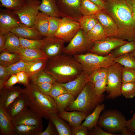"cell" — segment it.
<instances>
[{
	"mask_svg": "<svg viewBox=\"0 0 135 135\" xmlns=\"http://www.w3.org/2000/svg\"><path fill=\"white\" fill-rule=\"evenodd\" d=\"M106 10L116 23L118 30L116 38L135 41V21L126 0H108Z\"/></svg>",
	"mask_w": 135,
	"mask_h": 135,
	"instance_id": "6da1fadb",
	"label": "cell"
},
{
	"mask_svg": "<svg viewBox=\"0 0 135 135\" xmlns=\"http://www.w3.org/2000/svg\"><path fill=\"white\" fill-rule=\"evenodd\" d=\"M44 70L60 83L74 80L83 71L80 64L73 56L64 54L48 58Z\"/></svg>",
	"mask_w": 135,
	"mask_h": 135,
	"instance_id": "7a4b0ae2",
	"label": "cell"
},
{
	"mask_svg": "<svg viewBox=\"0 0 135 135\" xmlns=\"http://www.w3.org/2000/svg\"><path fill=\"white\" fill-rule=\"evenodd\" d=\"M22 93L28 99V107L41 118L49 120L52 114L59 112L54 99L50 96L45 94L38 90L32 83L24 86Z\"/></svg>",
	"mask_w": 135,
	"mask_h": 135,
	"instance_id": "3957f363",
	"label": "cell"
},
{
	"mask_svg": "<svg viewBox=\"0 0 135 135\" xmlns=\"http://www.w3.org/2000/svg\"><path fill=\"white\" fill-rule=\"evenodd\" d=\"M104 95L100 96L96 93L94 84L88 82L74 101L65 109L66 111L77 110L90 114L96 107L103 102Z\"/></svg>",
	"mask_w": 135,
	"mask_h": 135,
	"instance_id": "277c9868",
	"label": "cell"
},
{
	"mask_svg": "<svg viewBox=\"0 0 135 135\" xmlns=\"http://www.w3.org/2000/svg\"><path fill=\"white\" fill-rule=\"evenodd\" d=\"M73 56L80 64L83 70L90 74L98 69L108 68L115 63V57L112 52L106 56L88 52Z\"/></svg>",
	"mask_w": 135,
	"mask_h": 135,
	"instance_id": "5b68a950",
	"label": "cell"
},
{
	"mask_svg": "<svg viewBox=\"0 0 135 135\" xmlns=\"http://www.w3.org/2000/svg\"><path fill=\"white\" fill-rule=\"evenodd\" d=\"M125 117L116 110H106L100 116L97 125L100 126L104 130L114 133L120 132L126 127Z\"/></svg>",
	"mask_w": 135,
	"mask_h": 135,
	"instance_id": "8992f818",
	"label": "cell"
},
{
	"mask_svg": "<svg viewBox=\"0 0 135 135\" xmlns=\"http://www.w3.org/2000/svg\"><path fill=\"white\" fill-rule=\"evenodd\" d=\"M123 66L115 63L108 68L107 84L106 91L107 99H114L121 96L122 84V74Z\"/></svg>",
	"mask_w": 135,
	"mask_h": 135,
	"instance_id": "52a82bcc",
	"label": "cell"
},
{
	"mask_svg": "<svg viewBox=\"0 0 135 135\" xmlns=\"http://www.w3.org/2000/svg\"><path fill=\"white\" fill-rule=\"evenodd\" d=\"M94 42L89 39L83 30L80 29L65 47L63 54L72 56L89 52Z\"/></svg>",
	"mask_w": 135,
	"mask_h": 135,
	"instance_id": "ba28073f",
	"label": "cell"
},
{
	"mask_svg": "<svg viewBox=\"0 0 135 135\" xmlns=\"http://www.w3.org/2000/svg\"><path fill=\"white\" fill-rule=\"evenodd\" d=\"M40 0H27L21 7L14 12L19 17L21 22L28 26H33L35 18L39 12Z\"/></svg>",
	"mask_w": 135,
	"mask_h": 135,
	"instance_id": "9c48e42d",
	"label": "cell"
},
{
	"mask_svg": "<svg viewBox=\"0 0 135 135\" xmlns=\"http://www.w3.org/2000/svg\"><path fill=\"white\" fill-rule=\"evenodd\" d=\"M61 17L78 22L83 16L80 10L81 0H56Z\"/></svg>",
	"mask_w": 135,
	"mask_h": 135,
	"instance_id": "30bf717a",
	"label": "cell"
},
{
	"mask_svg": "<svg viewBox=\"0 0 135 135\" xmlns=\"http://www.w3.org/2000/svg\"><path fill=\"white\" fill-rule=\"evenodd\" d=\"M80 29L78 22L67 18H62L54 36L68 42L71 41Z\"/></svg>",
	"mask_w": 135,
	"mask_h": 135,
	"instance_id": "8fae6325",
	"label": "cell"
},
{
	"mask_svg": "<svg viewBox=\"0 0 135 135\" xmlns=\"http://www.w3.org/2000/svg\"><path fill=\"white\" fill-rule=\"evenodd\" d=\"M128 42L116 38L107 37L104 40L94 42L89 52L99 55H107L113 50Z\"/></svg>",
	"mask_w": 135,
	"mask_h": 135,
	"instance_id": "7c38bea8",
	"label": "cell"
},
{
	"mask_svg": "<svg viewBox=\"0 0 135 135\" xmlns=\"http://www.w3.org/2000/svg\"><path fill=\"white\" fill-rule=\"evenodd\" d=\"M24 24L13 10L8 9H0V33L5 35L14 28Z\"/></svg>",
	"mask_w": 135,
	"mask_h": 135,
	"instance_id": "4fadbf2b",
	"label": "cell"
},
{
	"mask_svg": "<svg viewBox=\"0 0 135 135\" xmlns=\"http://www.w3.org/2000/svg\"><path fill=\"white\" fill-rule=\"evenodd\" d=\"M44 44L40 50L44 52L50 58L63 53L65 42L54 36L45 37Z\"/></svg>",
	"mask_w": 135,
	"mask_h": 135,
	"instance_id": "5bb4252c",
	"label": "cell"
},
{
	"mask_svg": "<svg viewBox=\"0 0 135 135\" xmlns=\"http://www.w3.org/2000/svg\"><path fill=\"white\" fill-rule=\"evenodd\" d=\"M42 118L30 108H27L12 120L13 126L23 124L43 126Z\"/></svg>",
	"mask_w": 135,
	"mask_h": 135,
	"instance_id": "9a60e30c",
	"label": "cell"
},
{
	"mask_svg": "<svg viewBox=\"0 0 135 135\" xmlns=\"http://www.w3.org/2000/svg\"><path fill=\"white\" fill-rule=\"evenodd\" d=\"M104 30L107 37L116 38L118 34L116 24L106 10H103L95 14Z\"/></svg>",
	"mask_w": 135,
	"mask_h": 135,
	"instance_id": "2e32d148",
	"label": "cell"
},
{
	"mask_svg": "<svg viewBox=\"0 0 135 135\" xmlns=\"http://www.w3.org/2000/svg\"><path fill=\"white\" fill-rule=\"evenodd\" d=\"M89 74V73L83 71L74 80L67 82L61 84L68 92L73 95L76 98L88 82Z\"/></svg>",
	"mask_w": 135,
	"mask_h": 135,
	"instance_id": "e0dca14e",
	"label": "cell"
},
{
	"mask_svg": "<svg viewBox=\"0 0 135 135\" xmlns=\"http://www.w3.org/2000/svg\"><path fill=\"white\" fill-rule=\"evenodd\" d=\"M19 86L8 88L4 86L0 90V106L7 110L10 105L22 93Z\"/></svg>",
	"mask_w": 135,
	"mask_h": 135,
	"instance_id": "ac0fdd59",
	"label": "cell"
},
{
	"mask_svg": "<svg viewBox=\"0 0 135 135\" xmlns=\"http://www.w3.org/2000/svg\"><path fill=\"white\" fill-rule=\"evenodd\" d=\"M16 53L21 60L26 62H30L38 60L48 59L44 53L40 50L26 48L21 46Z\"/></svg>",
	"mask_w": 135,
	"mask_h": 135,
	"instance_id": "d6986e66",
	"label": "cell"
},
{
	"mask_svg": "<svg viewBox=\"0 0 135 135\" xmlns=\"http://www.w3.org/2000/svg\"><path fill=\"white\" fill-rule=\"evenodd\" d=\"M28 99L25 94H21L6 110L12 120L28 107Z\"/></svg>",
	"mask_w": 135,
	"mask_h": 135,
	"instance_id": "ffe728a7",
	"label": "cell"
},
{
	"mask_svg": "<svg viewBox=\"0 0 135 135\" xmlns=\"http://www.w3.org/2000/svg\"><path fill=\"white\" fill-rule=\"evenodd\" d=\"M10 32L19 38L30 40H39L43 38L42 36L34 26H28L24 24L14 28Z\"/></svg>",
	"mask_w": 135,
	"mask_h": 135,
	"instance_id": "44dd1931",
	"label": "cell"
},
{
	"mask_svg": "<svg viewBox=\"0 0 135 135\" xmlns=\"http://www.w3.org/2000/svg\"><path fill=\"white\" fill-rule=\"evenodd\" d=\"M58 116L67 122L71 126H76L81 125L82 121L88 115L84 112L74 110L68 112L65 110L59 113Z\"/></svg>",
	"mask_w": 135,
	"mask_h": 135,
	"instance_id": "7402d4cb",
	"label": "cell"
},
{
	"mask_svg": "<svg viewBox=\"0 0 135 135\" xmlns=\"http://www.w3.org/2000/svg\"><path fill=\"white\" fill-rule=\"evenodd\" d=\"M0 134L12 135L13 126L12 119L6 110L0 106Z\"/></svg>",
	"mask_w": 135,
	"mask_h": 135,
	"instance_id": "603a6c76",
	"label": "cell"
},
{
	"mask_svg": "<svg viewBox=\"0 0 135 135\" xmlns=\"http://www.w3.org/2000/svg\"><path fill=\"white\" fill-rule=\"evenodd\" d=\"M43 126L20 124L13 126L12 135H40Z\"/></svg>",
	"mask_w": 135,
	"mask_h": 135,
	"instance_id": "cb8c5ba5",
	"label": "cell"
},
{
	"mask_svg": "<svg viewBox=\"0 0 135 135\" xmlns=\"http://www.w3.org/2000/svg\"><path fill=\"white\" fill-rule=\"evenodd\" d=\"M39 8L48 16L61 17L56 0H41Z\"/></svg>",
	"mask_w": 135,
	"mask_h": 135,
	"instance_id": "d4e9b609",
	"label": "cell"
},
{
	"mask_svg": "<svg viewBox=\"0 0 135 135\" xmlns=\"http://www.w3.org/2000/svg\"><path fill=\"white\" fill-rule=\"evenodd\" d=\"M49 16L39 12L35 19L34 26L43 36H46L49 26Z\"/></svg>",
	"mask_w": 135,
	"mask_h": 135,
	"instance_id": "484cf974",
	"label": "cell"
},
{
	"mask_svg": "<svg viewBox=\"0 0 135 135\" xmlns=\"http://www.w3.org/2000/svg\"><path fill=\"white\" fill-rule=\"evenodd\" d=\"M49 119L55 126L59 135H72V128L70 124H66L58 114H52Z\"/></svg>",
	"mask_w": 135,
	"mask_h": 135,
	"instance_id": "4316f807",
	"label": "cell"
},
{
	"mask_svg": "<svg viewBox=\"0 0 135 135\" xmlns=\"http://www.w3.org/2000/svg\"><path fill=\"white\" fill-rule=\"evenodd\" d=\"M5 35L6 41L3 51L16 53L22 46L19 38L11 32Z\"/></svg>",
	"mask_w": 135,
	"mask_h": 135,
	"instance_id": "83f0119b",
	"label": "cell"
},
{
	"mask_svg": "<svg viewBox=\"0 0 135 135\" xmlns=\"http://www.w3.org/2000/svg\"><path fill=\"white\" fill-rule=\"evenodd\" d=\"M104 108V104L98 105L93 111L87 116L82 125L86 127L88 131L92 129L97 124L100 114Z\"/></svg>",
	"mask_w": 135,
	"mask_h": 135,
	"instance_id": "f1b7e54d",
	"label": "cell"
},
{
	"mask_svg": "<svg viewBox=\"0 0 135 135\" xmlns=\"http://www.w3.org/2000/svg\"><path fill=\"white\" fill-rule=\"evenodd\" d=\"M75 99L74 95L69 93L62 94L54 99L59 112L65 110Z\"/></svg>",
	"mask_w": 135,
	"mask_h": 135,
	"instance_id": "f546056e",
	"label": "cell"
},
{
	"mask_svg": "<svg viewBox=\"0 0 135 135\" xmlns=\"http://www.w3.org/2000/svg\"><path fill=\"white\" fill-rule=\"evenodd\" d=\"M103 10L104 9L89 0H81L80 10L82 16L95 14Z\"/></svg>",
	"mask_w": 135,
	"mask_h": 135,
	"instance_id": "4dcf8cb0",
	"label": "cell"
},
{
	"mask_svg": "<svg viewBox=\"0 0 135 135\" xmlns=\"http://www.w3.org/2000/svg\"><path fill=\"white\" fill-rule=\"evenodd\" d=\"M80 27L86 34L91 30L98 22L95 14L83 16L78 21Z\"/></svg>",
	"mask_w": 135,
	"mask_h": 135,
	"instance_id": "1f68e13d",
	"label": "cell"
},
{
	"mask_svg": "<svg viewBox=\"0 0 135 135\" xmlns=\"http://www.w3.org/2000/svg\"><path fill=\"white\" fill-rule=\"evenodd\" d=\"M86 35L89 39L94 42L104 40L107 37L102 26L99 22Z\"/></svg>",
	"mask_w": 135,
	"mask_h": 135,
	"instance_id": "d6a6232c",
	"label": "cell"
},
{
	"mask_svg": "<svg viewBox=\"0 0 135 135\" xmlns=\"http://www.w3.org/2000/svg\"><path fill=\"white\" fill-rule=\"evenodd\" d=\"M20 56L16 53H13L3 51L0 52V64L8 66L21 60Z\"/></svg>",
	"mask_w": 135,
	"mask_h": 135,
	"instance_id": "836d02e7",
	"label": "cell"
},
{
	"mask_svg": "<svg viewBox=\"0 0 135 135\" xmlns=\"http://www.w3.org/2000/svg\"><path fill=\"white\" fill-rule=\"evenodd\" d=\"M32 84L48 83L54 84L56 81L54 77L44 70L41 71L29 78Z\"/></svg>",
	"mask_w": 135,
	"mask_h": 135,
	"instance_id": "e575fe53",
	"label": "cell"
},
{
	"mask_svg": "<svg viewBox=\"0 0 135 135\" xmlns=\"http://www.w3.org/2000/svg\"><path fill=\"white\" fill-rule=\"evenodd\" d=\"M48 59H42L33 62L24 71L29 78L40 72L44 70Z\"/></svg>",
	"mask_w": 135,
	"mask_h": 135,
	"instance_id": "d590c367",
	"label": "cell"
},
{
	"mask_svg": "<svg viewBox=\"0 0 135 135\" xmlns=\"http://www.w3.org/2000/svg\"><path fill=\"white\" fill-rule=\"evenodd\" d=\"M135 50V41L128 42L114 49L112 52L115 58L120 56L131 53Z\"/></svg>",
	"mask_w": 135,
	"mask_h": 135,
	"instance_id": "8d00e7d4",
	"label": "cell"
},
{
	"mask_svg": "<svg viewBox=\"0 0 135 135\" xmlns=\"http://www.w3.org/2000/svg\"><path fill=\"white\" fill-rule=\"evenodd\" d=\"M114 61L124 66L135 69V58L130 53L116 58Z\"/></svg>",
	"mask_w": 135,
	"mask_h": 135,
	"instance_id": "74e56055",
	"label": "cell"
},
{
	"mask_svg": "<svg viewBox=\"0 0 135 135\" xmlns=\"http://www.w3.org/2000/svg\"><path fill=\"white\" fill-rule=\"evenodd\" d=\"M22 47L37 50H40L43 46L44 38L39 40H30L19 38Z\"/></svg>",
	"mask_w": 135,
	"mask_h": 135,
	"instance_id": "f35d334b",
	"label": "cell"
},
{
	"mask_svg": "<svg viewBox=\"0 0 135 135\" xmlns=\"http://www.w3.org/2000/svg\"><path fill=\"white\" fill-rule=\"evenodd\" d=\"M33 62H27L21 60L14 64L7 66V69L9 74L11 76L21 71L24 72Z\"/></svg>",
	"mask_w": 135,
	"mask_h": 135,
	"instance_id": "ab89813d",
	"label": "cell"
},
{
	"mask_svg": "<svg viewBox=\"0 0 135 135\" xmlns=\"http://www.w3.org/2000/svg\"><path fill=\"white\" fill-rule=\"evenodd\" d=\"M121 92L123 96L126 98L135 97V82L122 83Z\"/></svg>",
	"mask_w": 135,
	"mask_h": 135,
	"instance_id": "60d3db41",
	"label": "cell"
},
{
	"mask_svg": "<svg viewBox=\"0 0 135 135\" xmlns=\"http://www.w3.org/2000/svg\"><path fill=\"white\" fill-rule=\"evenodd\" d=\"M108 68H102L92 72L88 75V82L94 83L100 80L107 78Z\"/></svg>",
	"mask_w": 135,
	"mask_h": 135,
	"instance_id": "b9f144b4",
	"label": "cell"
},
{
	"mask_svg": "<svg viewBox=\"0 0 135 135\" xmlns=\"http://www.w3.org/2000/svg\"><path fill=\"white\" fill-rule=\"evenodd\" d=\"M27 0H0V6L12 10L22 6Z\"/></svg>",
	"mask_w": 135,
	"mask_h": 135,
	"instance_id": "7bdbcfd3",
	"label": "cell"
},
{
	"mask_svg": "<svg viewBox=\"0 0 135 135\" xmlns=\"http://www.w3.org/2000/svg\"><path fill=\"white\" fill-rule=\"evenodd\" d=\"M61 19L60 17L49 16V28L46 36H54L58 28Z\"/></svg>",
	"mask_w": 135,
	"mask_h": 135,
	"instance_id": "ee69618b",
	"label": "cell"
},
{
	"mask_svg": "<svg viewBox=\"0 0 135 135\" xmlns=\"http://www.w3.org/2000/svg\"><path fill=\"white\" fill-rule=\"evenodd\" d=\"M122 83L135 82V69L123 66L122 74Z\"/></svg>",
	"mask_w": 135,
	"mask_h": 135,
	"instance_id": "f6af8a7d",
	"label": "cell"
},
{
	"mask_svg": "<svg viewBox=\"0 0 135 135\" xmlns=\"http://www.w3.org/2000/svg\"><path fill=\"white\" fill-rule=\"evenodd\" d=\"M68 93L62 84L57 82L53 84L50 96L54 99L58 96Z\"/></svg>",
	"mask_w": 135,
	"mask_h": 135,
	"instance_id": "bcb514c9",
	"label": "cell"
},
{
	"mask_svg": "<svg viewBox=\"0 0 135 135\" xmlns=\"http://www.w3.org/2000/svg\"><path fill=\"white\" fill-rule=\"evenodd\" d=\"M94 89L97 94L100 96L104 95L106 91L107 84V78L98 80L93 83Z\"/></svg>",
	"mask_w": 135,
	"mask_h": 135,
	"instance_id": "7dc6e473",
	"label": "cell"
},
{
	"mask_svg": "<svg viewBox=\"0 0 135 135\" xmlns=\"http://www.w3.org/2000/svg\"><path fill=\"white\" fill-rule=\"evenodd\" d=\"M11 76L9 74L7 66L0 64V90L4 86L5 82Z\"/></svg>",
	"mask_w": 135,
	"mask_h": 135,
	"instance_id": "c3c4849f",
	"label": "cell"
},
{
	"mask_svg": "<svg viewBox=\"0 0 135 135\" xmlns=\"http://www.w3.org/2000/svg\"><path fill=\"white\" fill-rule=\"evenodd\" d=\"M32 84L40 92L50 96L53 84L48 83Z\"/></svg>",
	"mask_w": 135,
	"mask_h": 135,
	"instance_id": "681fc988",
	"label": "cell"
},
{
	"mask_svg": "<svg viewBox=\"0 0 135 135\" xmlns=\"http://www.w3.org/2000/svg\"><path fill=\"white\" fill-rule=\"evenodd\" d=\"M58 134L56 128L52 121L49 119L48 122L46 129L40 135H58Z\"/></svg>",
	"mask_w": 135,
	"mask_h": 135,
	"instance_id": "f907efd6",
	"label": "cell"
},
{
	"mask_svg": "<svg viewBox=\"0 0 135 135\" xmlns=\"http://www.w3.org/2000/svg\"><path fill=\"white\" fill-rule=\"evenodd\" d=\"M88 132V135H119L107 132L100 126L96 125L92 129Z\"/></svg>",
	"mask_w": 135,
	"mask_h": 135,
	"instance_id": "816d5d0a",
	"label": "cell"
},
{
	"mask_svg": "<svg viewBox=\"0 0 135 135\" xmlns=\"http://www.w3.org/2000/svg\"><path fill=\"white\" fill-rule=\"evenodd\" d=\"M71 127L72 135H88V129L86 126L81 124L78 126Z\"/></svg>",
	"mask_w": 135,
	"mask_h": 135,
	"instance_id": "f5cc1de1",
	"label": "cell"
},
{
	"mask_svg": "<svg viewBox=\"0 0 135 135\" xmlns=\"http://www.w3.org/2000/svg\"><path fill=\"white\" fill-rule=\"evenodd\" d=\"M18 80V83L24 86L29 83V77L24 71H21L16 74Z\"/></svg>",
	"mask_w": 135,
	"mask_h": 135,
	"instance_id": "db71d44e",
	"label": "cell"
},
{
	"mask_svg": "<svg viewBox=\"0 0 135 135\" xmlns=\"http://www.w3.org/2000/svg\"><path fill=\"white\" fill-rule=\"evenodd\" d=\"M17 83L18 80L16 74H13L5 82L4 86L8 88L12 87Z\"/></svg>",
	"mask_w": 135,
	"mask_h": 135,
	"instance_id": "11a10c76",
	"label": "cell"
},
{
	"mask_svg": "<svg viewBox=\"0 0 135 135\" xmlns=\"http://www.w3.org/2000/svg\"><path fill=\"white\" fill-rule=\"evenodd\" d=\"M126 126L131 132L135 133V118L126 120Z\"/></svg>",
	"mask_w": 135,
	"mask_h": 135,
	"instance_id": "9f6ffc18",
	"label": "cell"
},
{
	"mask_svg": "<svg viewBox=\"0 0 135 135\" xmlns=\"http://www.w3.org/2000/svg\"><path fill=\"white\" fill-rule=\"evenodd\" d=\"M131 12L132 16L135 21V0H126Z\"/></svg>",
	"mask_w": 135,
	"mask_h": 135,
	"instance_id": "6f0895ef",
	"label": "cell"
},
{
	"mask_svg": "<svg viewBox=\"0 0 135 135\" xmlns=\"http://www.w3.org/2000/svg\"><path fill=\"white\" fill-rule=\"evenodd\" d=\"M100 6L103 8L104 9L107 10V6L106 2L103 0H89Z\"/></svg>",
	"mask_w": 135,
	"mask_h": 135,
	"instance_id": "680465c9",
	"label": "cell"
},
{
	"mask_svg": "<svg viewBox=\"0 0 135 135\" xmlns=\"http://www.w3.org/2000/svg\"><path fill=\"white\" fill-rule=\"evenodd\" d=\"M6 41V37L5 35L0 33V52L3 50Z\"/></svg>",
	"mask_w": 135,
	"mask_h": 135,
	"instance_id": "91938a15",
	"label": "cell"
},
{
	"mask_svg": "<svg viewBox=\"0 0 135 135\" xmlns=\"http://www.w3.org/2000/svg\"><path fill=\"white\" fill-rule=\"evenodd\" d=\"M122 135H134L135 134L131 132L126 127L122 129L120 132Z\"/></svg>",
	"mask_w": 135,
	"mask_h": 135,
	"instance_id": "94428289",
	"label": "cell"
},
{
	"mask_svg": "<svg viewBox=\"0 0 135 135\" xmlns=\"http://www.w3.org/2000/svg\"><path fill=\"white\" fill-rule=\"evenodd\" d=\"M131 55L135 58V50L132 52L130 53Z\"/></svg>",
	"mask_w": 135,
	"mask_h": 135,
	"instance_id": "6125c7cd",
	"label": "cell"
},
{
	"mask_svg": "<svg viewBox=\"0 0 135 135\" xmlns=\"http://www.w3.org/2000/svg\"><path fill=\"white\" fill-rule=\"evenodd\" d=\"M132 118H135V112Z\"/></svg>",
	"mask_w": 135,
	"mask_h": 135,
	"instance_id": "be15d7a7",
	"label": "cell"
},
{
	"mask_svg": "<svg viewBox=\"0 0 135 135\" xmlns=\"http://www.w3.org/2000/svg\"><path fill=\"white\" fill-rule=\"evenodd\" d=\"M103 0L104 1L106 2L108 0Z\"/></svg>",
	"mask_w": 135,
	"mask_h": 135,
	"instance_id": "e7e4bbea",
	"label": "cell"
},
{
	"mask_svg": "<svg viewBox=\"0 0 135 135\" xmlns=\"http://www.w3.org/2000/svg\"></svg>",
	"mask_w": 135,
	"mask_h": 135,
	"instance_id": "03108f58",
	"label": "cell"
}]
</instances>
